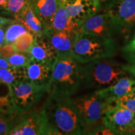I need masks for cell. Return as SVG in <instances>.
<instances>
[{
	"label": "cell",
	"mask_w": 135,
	"mask_h": 135,
	"mask_svg": "<svg viewBox=\"0 0 135 135\" xmlns=\"http://www.w3.org/2000/svg\"><path fill=\"white\" fill-rule=\"evenodd\" d=\"M41 111L48 124L58 135H80L87 133V126L71 96L50 91Z\"/></svg>",
	"instance_id": "1"
},
{
	"label": "cell",
	"mask_w": 135,
	"mask_h": 135,
	"mask_svg": "<svg viewBox=\"0 0 135 135\" xmlns=\"http://www.w3.org/2000/svg\"><path fill=\"white\" fill-rule=\"evenodd\" d=\"M111 58H106L86 63L82 69V84L96 90L105 88L126 75L125 65Z\"/></svg>",
	"instance_id": "2"
},
{
	"label": "cell",
	"mask_w": 135,
	"mask_h": 135,
	"mask_svg": "<svg viewBox=\"0 0 135 135\" xmlns=\"http://www.w3.org/2000/svg\"><path fill=\"white\" fill-rule=\"evenodd\" d=\"M81 65L71 54L57 56L53 64L50 91L72 97L82 84Z\"/></svg>",
	"instance_id": "3"
},
{
	"label": "cell",
	"mask_w": 135,
	"mask_h": 135,
	"mask_svg": "<svg viewBox=\"0 0 135 135\" xmlns=\"http://www.w3.org/2000/svg\"><path fill=\"white\" fill-rule=\"evenodd\" d=\"M116 50L117 45L112 38L79 32L73 46L71 55L80 63L86 64L99 59L113 57Z\"/></svg>",
	"instance_id": "4"
},
{
	"label": "cell",
	"mask_w": 135,
	"mask_h": 135,
	"mask_svg": "<svg viewBox=\"0 0 135 135\" xmlns=\"http://www.w3.org/2000/svg\"><path fill=\"white\" fill-rule=\"evenodd\" d=\"M115 33L129 39L135 27V0H111L105 4Z\"/></svg>",
	"instance_id": "5"
},
{
	"label": "cell",
	"mask_w": 135,
	"mask_h": 135,
	"mask_svg": "<svg viewBox=\"0 0 135 135\" xmlns=\"http://www.w3.org/2000/svg\"><path fill=\"white\" fill-rule=\"evenodd\" d=\"M9 86L13 106L15 111L20 114L31 110L50 91L49 87L38 85L26 80Z\"/></svg>",
	"instance_id": "6"
},
{
	"label": "cell",
	"mask_w": 135,
	"mask_h": 135,
	"mask_svg": "<svg viewBox=\"0 0 135 135\" xmlns=\"http://www.w3.org/2000/svg\"><path fill=\"white\" fill-rule=\"evenodd\" d=\"M72 99L88 129L102 122L106 110V103L97 92L72 98Z\"/></svg>",
	"instance_id": "7"
},
{
	"label": "cell",
	"mask_w": 135,
	"mask_h": 135,
	"mask_svg": "<svg viewBox=\"0 0 135 135\" xmlns=\"http://www.w3.org/2000/svg\"><path fill=\"white\" fill-rule=\"evenodd\" d=\"M20 115L16 125L8 135H58L49 125L41 111H32Z\"/></svg>",
	"instance_id": "8"
},
{
	"label": "cell",
	"mask_w": 135,
	"mask_h": 135,
	"mask_svg": "<svg viewBox=\"0 0 135 135\" xmlns=\"http://www.w3.org/2000/svg\"><path fill=\"white\" fill-rule=\"evenodd\" d=\"M134 114L135 113L129 109L116 106L105 111L102 123L110 128L115 134H134Z\"/></svg>",
	"instance_id": "9"
},
{
	"label": "cell",
	"mask_w": 135,
	"mask_h": 135,
	"mask_svg": "<svg viewBox=\"0 0 135 135\" xmlns=\"http://www.w3.org/2000/svg\"><path fill=\"white\" fill-rule=\"evenodd\" d=\"M73 23L78 28L84 20L99 13L101 3L97 0H62Z\"/></svg>",
	"instance_id": "10"
},
{
	"label": "cell",
	"mask_w": 135,
	"mask_h": 135,
	"mask_svg": "<svg viewBox=\"0 0 135 135\" xmlns=\"http://www.w3.org/2000/svg\"><path fill=\"white\" fill-rule=\"evenodd\" d=\"M78 31L94 36L112 38L115 34L109 15L104 11L84 20L78 27Z\"/></svg>",
	"instance_id": "11"
},
{
	"label": "cell",
	"mask_w": 135,
	"mask_h": 135,
	"mask_svg": "<svg viewBox=\"0 0 135 135\" xmlns=\"http://www.w3.org/2000/svg\"><path fill=\"white\" fill-rule=\"evenodd\" d=\"M54 63L32 60L26 66L24 67L25 80L51 88Z\"/></svg>",
	"instance_id": "12"
},
{
	"label": "cell",
	"mask_w": 135,
	"mask_h": 135,
	"mask_svg": "<svg viewBox=\"0 0 135 135\" xmlns=\"http://www.w3.org/2000/svg\"><path fill=\"white\" fill-rule=\"evenodd\" d=\"M79 31H56L49 28L45 35L48 37L57 56L71 54Z\"/></svg>",
	"instance_id": "13"
},
{
	"label": "cell",
	"mask_w": 135,
	"mask_h": 135,
	"mask_svg": "<svg viewBox=\"0 0 135 135\" xmlns=\"http://www.w3.org/2000/svg\"><path fill=\"white\" fill-rule=\"evenodd\" d=\"M134 86L135 78L125 75L110 86L95 91L105 101L116 100L129 94Z\"/></svg>",
	"instance_id": "14"
},
{
	"label": "cell",
	"mask_w": 135,
	"mask_h": 135,
	"mask_svg": "<svg viewBox=\"0 0 135 135\" xmlns=\"http://www.w3.org/2000/svg\"><path fill=\"white\" fill-rule=\"evenodd\" d=\"M32 60L55 62L57 53L45 35H35V41L30 51Z\"/></svg>",
	"instance_id": "15"
},
{
	"label": "cell",
	"mask_w": 135,
	"mask_h": 135,
	"mask_svg": "<svg viewBox=\"0 0 135 135\" xmlns=\"http://www.w3.org/2000/svg\"><path fill=\"white\" fill-rule=\"evenodd\" d=\"M34 11L46 28H50L51 21L60 4V0H31Z\"/></svg>",
	"instance_id": "16"
},
{
	"label": "cell",
	"mask_w": 135,
	"mask_h": 135,
	"mask_svg": "<svg viewBox=\"0 0 135 135\" xmlns=\"http://www.w3.org/2000/svg\"><path fill=\"white\" fill-rule=\"evenodd\" d=\"M15 20L21 22L28 31L35 35H45L49 29L37 16L31 4L27 6Z\"/></svg>",
	"instance_id": "17"
},
{
	"label": "cell",
	"mask_w": 135,
	"mask_h": 135,
	"mask_svg": "<svg viewBox=\"0 0 135 135\" xmlns=\"http://www.w3.org/2000/svg\"><path fill=\"white\" fill-rule=\"evenodd\" d=\"M50 28L56 31H78V26L70 20L63 1L60 0V4L51 21Z\"/></svg>",
	"instance_id": "18"
},
{
	"label": "cell",
	"mask_w": 135,
	"mask_h": 135,
	"mask_svg": "<svg viewBox=\"0 0 135 135\" xmlns=\"http://www.w3.org/2000/svg\"><path fill=\"white\" fill-rule=\"evenodd\" d=\"M25 80L24 68L12 67L0 68V81L12 85L20 81Z\"/></svg>",
	"instance_id": "19"
},
{
	"label": "cell",
	"mask_w": 135,
	"mask_h": 135,
	"mask_svg": "<svg viewBox=\"0 0 135 135\" xmlns=\"http://www.w3.org/2000/svg\"><path fill=\"white\" fill-rule=\"evenodd\" d=\"M8 113L17 112L13 106L9 86L0 81V113Z\"/></svg>",
	"instance_id": "20"
},
{
	"label": "cell",
	"mask_w": 135,
	"mask_h": 135,
	"mask_svg": "<svg viewBox=\"0 0 135 135\" xmlns=\"http://www.w3.org/2000/svg\"><path fill=\"white\" fill-rule=\"evenodd\" d=\"M29 31L21 22L15 20L8 25L5 33V44L13 43L21 35Z\"/></svg>",
	"instance_id": "21"
},
{
	"label": "cell",
	"mask_w": 135,
	"mask_h": 135,
	"mask_svg": "<svg viewBox=\"0 0 135 135\" xmlns=\"http://www.w3.org/2000/svg\"><path fill=\"white\" fill-rule=\"evenodd\" d=\"M21 114L18 113H0V135L8 134L16 125Z\"/></svg>",
	"instance_id": "22"
},
{
	"label": "cell",
	"mask_w": 135,
	"mask_h": 135,
	"mask_svg": "<svg viewBox=\"0 0 135 135\" xmlns=\"http://www.w3.org/2000/svg\"><path fill=\"white\" fill-rule=\"evenodd\" d=\"M35 35L31 32L27 31L21 35L13 43L16 51L29 53L35 41Z\"/></svg>",
	"instance_id": "23"
},
{
	"label": "cell",
	"mask_w": 135,
	"mask_h": 135,
	"mask_svg": "<svg viewBox=\"0 0 135 135\" xmlns=\"http://www.w3.org/2000/svg\"><path fill=\"white\" fill-rule=\"evenodd\" d=\"M30 2L31 0H8L7 8L3 13L16 19Z\"/></svg>",
	"instance_id": "24"
},
{
	"label": "cell",
	"mask_w": 135,
	"mask_h": 135,
	"mask_svg": "<svg viewBox=\"0 0 135 135\" xmlns=\"http://www.w3.org/2000/svg\"><path fill=\"white\" fill-rule=\"evenodd\" d=\"M6 59L10 65L15 68H24L32 60L31 56L30 53L18 51L15 52Z\"/></svg>",
	"instance_id": "25"
},
{
	"label": "cell",
	"mask_w": 135,
	"mask_h": 135,
	"mask_svg": "<svg viewBox=\"0 0 135 135\" xmlns=\"http://www.w3.org/2000/svg\"><path fill=\"white\" fill-rule=\"evenodd\" d=\"M87 134H95V135H113L115 133L110 128L104 125H99L96 126L95 128H92L90 131H88Z\"/></svg>",
	"instance_id": "26"
},
{
	"label": "cell",
	"mask_w": 135,
	"mask_h": 135,
	"mask_svg": "<svg viewBox=\"0 0 135 135\" xmlns=\"http://www.w3.org/2000/svg\"><path fill=\"white\" fill-rule=\"evenodd\" d=\"M15 52H16V50L13 43L4 44L3 46H0V53L1 57L4 58H8Z\"/></svg>",
	"instance_id": "27"
},
{
	"label": "cell",
	"mask_w": 135,
	"mask_h": 135,
	"mask_svg": "<svg viewBox=\"0 0 135 135\" xmlns=\"http://www.w3.org/2000/svg\"><path fill=\"white\" fill-rule=\"evenodd\" d=\"M8 25L0 26V46H3L5 44V33Z\"/></svg>",
	"instance_id": "28"
},
{
	"label": "cell",
	"mask_w": 135,
	"mask_h": 135,
	"mask_svg": "<svg viewBox=\"0 0 135 135\" xmlns=\"http://www.w3.org/2000/svg\"><path fill=\"white\" fill-rule=\"evenodd\" d=\"M13 66L10 65L7 59L0 57V68H10Z\"/></svg>",
	"instance_id": "29"
},
{
	"label": "cell",
	"mask_w": 135,
	"mask_h": 135,
	"mask_svg": "<svg viewBox=\"0 0 135 135\" xmlns=\"http://www.w3.org/2000/svg\"><path fill=\"white\" fill-rule=\"evenodd\" d=\"M8 0H0V11L4 13L7 8Z\"/></svg>",
	"instance_id": "30"
},
{
	"label": "cell",
	"mask_w": 135,
	"mask_h": 135,
	"mask_svg": "<svg viewBox=\"0 0 135 135\" xmlns=\"http://www.w3.org/2000/svg\"><path fill=\"white\" fill-rule=\"evenodd\" d=\"M125 68L128 73L131 74L133 77L135 78V66H126L125 65Z\"/></svg>",
	"instance_id": "31"
},
{
	"label": "cell",
	"mask_w": 135,
	"mask_h": 135,
	"mask_svg": "<svg viewBox=\"0 0 135 135\" xmlns=\"http://www.w3.org/2000/svg\"><path fill=\"white\" fill-rule=\"evenodd\" d=\"M126 61L127 62L126 66H135V55L131 57L130 58L128 59Z\"/></svg>",
	"instance_id": "32"
},
{
	"label": "cell",
	"mask_w": 135,
	"mask_h": 135,
	"mask_svg": "<svg viewBox=\"0 0 135 135\" xmlns=\"http://www.w3.org/2000/svg\"><path fill=\"white\" fill-rule=\"evenodd\" d=\"M128 95L131 96V97H135V86L134 87V88H133L132 91H131L130 93L128 94Z\"/></svg>",
	"instance_id": "33"
},
{
	"label": "cell",
	"mask_w": 135,
	"mask_h": 135,
	"mask_svg": "<svg viewBox=\"0 0 135 135\" xmlns=\"http://www.w3.org/2000/svg\"><path fill=\"white\" fill-rule=\"evenodd\" d=\"M97 1H98L99 2H100L101 3V4H103V3H107L108 2H109V1H110L111 0H97Z\"/></svg>",
	"instance_id": "34"
},
{
	"label": "cell",
	"mask_w": 135,
	"mask_h": 135,
	"mask_svg": "<svg viewBox=\"0 0 135 135\" xmlns=\"http://www.w3.org/2000/svg\"><path fill=\"white\" fill-rule=\"evenodd\" d=\"M133 131H134V134H135V114H134V121H133Z\"/></svg>",
	"instance_id": "35"
},
{
	"label": "cell",
	"mask_w": 135,
	"mask_h": 135,
	"mask_svg": "<svg viewBox=\"0 0 135 135\" xmlns=\"http://www.w3.org/2000/svg\"><path fill=\"white\" fill-rule=\"evenodd\" d=\"M133 35H135V30L134 31V33H133Z\"/></svg>",
	"instance_id": "36"
},
{
	"label": "cell",
	"mask_w": 135,
	"mask_h": 135,
	"mask_svg": "<svg viewBox=\"0 0 135 135\" xmlns=\"http://www.w3.org/2000/svg\"><path fill=\"white\" fill-rule=\"evenodd\" d=\"M0 57H1V53H0Z\"/></svg>",
	"instance_id": "37"
}]
</instances>
